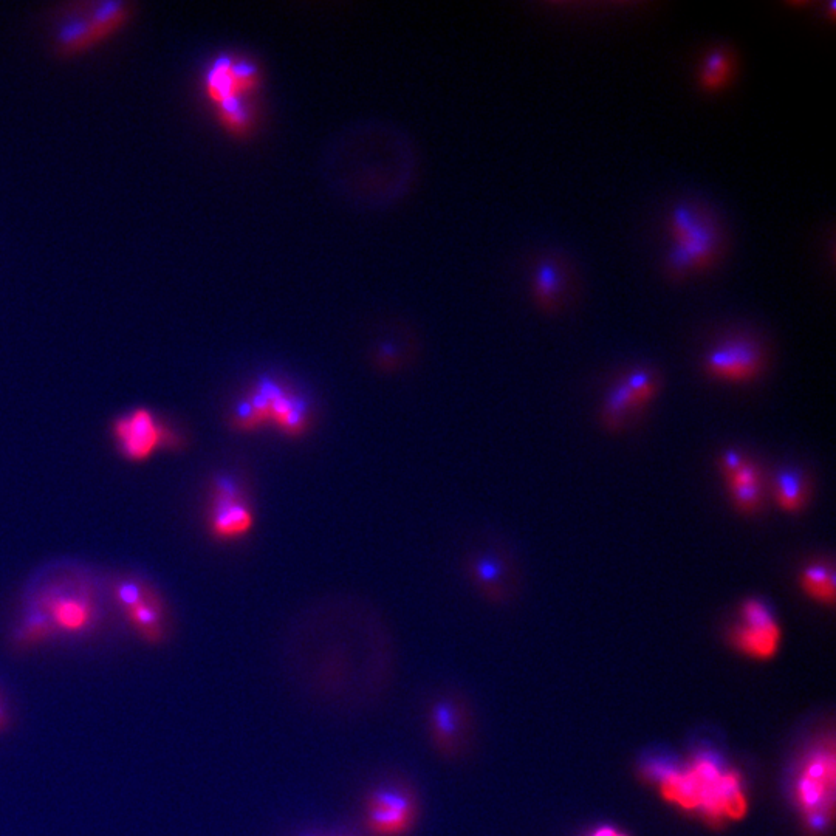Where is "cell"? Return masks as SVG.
<instances>
[{"instance_id":"obj_6","label":"cell","mask_w":836,"mask_h":836,"mask_svg":"<svg viewBox=\"0 0 836 836\" xmlns=\"http://www.w3.org/2000/svg\"><path fill=\"white\" fill-rule=\"evenodd\" d=\"M420 818V801L409 782L389 779L364 799V827L372 836H408Z\"/></svg>"},{"instance_id":"obj_3","label":"cell","mask_w":836,"mask_h":836,"mask_svg":"<svg viewBox=\"0 0 836 836\" xmlns=\"http://www.w3.org/2000/svg\"><path fill=\"white\" fill-rule=\"evenodd\" d=\"M236 431L251 432L275 425L287 436H301L309 426V411L301 397L276 381L262 380L237 403L230 417Z\"/></svg>"},{"instance_id":"obj_2","label":"cell","mask_w":836,"mask_h":836,"mask_svg":"<svg viewBox=\"0 0 836 836\" xmlns=\"http://www.w3.org/2000/svg\"><path fill=\"white\" fill-rule=\"evenodd\" d=\"M672 247L665 271L675 281L711 270L723 251V234L710 209L696 202L675 205L668 222Z\"/></svg>"},{"instance_id":"obj_22","label":"cell","mask_w":836,"mask_h":836,"mask_svg":"<svg viewBox=\"0 0 836 836\" xmlns=\"http://www.w3.org/2000/svg\"><path fill=\"white\" fill-rule=\"evenodd\" d=\"M151 587L143 581L135 580V578H126L115 583L112 595H114L115 603L120 607L121 612L134 607L135 604L143 601L151 592Z\"/></svg>"},{"instance_id":"obj_24","label":"cell","mask_w":836,"mask_h":836,"mask_svg":"<svg viewBox=\"0 0 836 836\" xmlns=\"http://www.w3.org/2000/svg\"><path fill=\"white\" fill-rule=\"evenodd\" d=\"M745 460L747 457L741 453V451H737V449H727V451H723L720 454L719 462V471L723 477L730 476L731 473L734 471L739 470L742 465H744Z\"/></svg>"},{"instance_id":"obj_25","label":"cell","mask_w":836,"mask_h":836,"mask_svg":"<svg viewBox=\"0 0 836 836\" xmlns=\"http://www.w3.org/2000/svg\"><path fill=\"white\" fill-rule=\"evenodd\" d=\"M590 836H627L624 833L618 832L617 829L614 827H600V829L595 830Z\"/></svg>"},{"instance_id":"obj_21","label":"cell","mask_w":836,"mask_h":836,"mask_svg":"<svg viewBox=\"0 0 836 836\" xmlns=\"http://www.w3.org/2000/svg\"><path fill=\"white\" fill-rule=\"evenodd\" d=\"M55 637H58V634H56L52 621L35 600L31 601L30 606L25 610V614L22 615L16 631H14V645L18 648H35V646L44 645Z\"/></svg>"},{"instance_id":"obj_7","label":"cell","mask_w":836,"mask_h":836,"mask_svg":"<svg viewBox=\"0 0 836 836\" xmlns=\"http://www.w3.org/2000/svg\"><path fill=\"white\" fill-rule=\"evenodd\" d=\"M110 432L120 456L132 463L148 462L158 451H179L185 446L179 432L148 408H135L115 418Z\"/></svg>"},{"instance_id":"obj_4","label":"cell","mask_w":836,"mask_h":836,"mask_svg":"<svg viewBox=\"0 0 836 836\" xmlns=\"http://www.w3.org/2000/svg\"><path fill=\"white\" fill-rule=\"evenodd\" d=\"M836 756L833 741L813 748L796 778L799 812L812 830H826L835 816Z\"/></svg>"},{"instance_id":"obj_13","label":"cell","mask_w":836,"mask_h":836,"mask_svg":"<svg viewBox=\"0 0 836 836\" xmlns=\"http://www.w3.org/2000/svg\"><path fill=\"white\" fill-rule=\"evenodd\" d=\"M426 725L432 747L443 759L456 761L465 753L470 739L471 716L468 705L454 693H443L429 702Z\"/></svg>"},{"instance_id":"obj_10","label":"cell","mask_w":836,"mask_h":836,"mask_svg":"<svg viewBox=\"0 0 836 836\" xmlns=\"http://www.w3.org/2000/svg\"><path fill=\"white\" fill-rule=\"evenodd\" d=\"M660 378L648 367H635L618 378L604 397L601 425L610 432H620L632 418L645 411L657 398Z\"/></svg>"},{"instance_id":"obj_11","label":"cell","mask_w":836,"mask_h":836,"mask_svg":"<svg viewBox=\"0 0 836 836\" xmlns=\"http://www.w3.org/2000/svg\"><path fill=\"white\" fill-rule=\"evenodd\" d=\"M36 603L44 609L56 634L81 637L92 632L98 621V603L90 587L52 586L42 590Z\"/></svg>"},{"instance_id":"obj_20","label":"cell","mask_w":836,"mask_h":836,"mask_svg":"<svg viewBox=\"0 0 836 836\" xmlns=\"http://www.w3.org/2000/svg\"><path fill=\"white\" fill-rule=\"evenodd\" d=\"M798 586L813 603L826 607L835 604V570L829 562L815 561L802 567L798 576Z\"/></svg>"},{"instance_id":"obj_14","label":"cell","mask_w":836,"mask_h":836,"mask_svg":"<svg viewBox=\"0 0 836 836\" xmlns=\"http://www.w3.org/2000/svg\"><path fill=\"white\" fill-rule=\"evenodd\" d=\"M129 18V5L118 0L101 2L83 18L70 19L56 35L59 50L66 53L84 52L93 45L114 35Z\"/></svg>"},{"instance_id":"obj_15","label":"cell","mask_w":836,"mask_h":836,"mask_svg":"<svg viewBox=\"0 0 836 836\" xmlns=\"http://www.w3.org/2000/svg\"><path fill=\"white\" fill-rule=\"evenodd\" d=\"M132 631L148 645L158 646L168 637V610L155 590L131 609L123 612Z\"/></svg>"},{"instance_id":"obj_1","label":"cell","mask_w":836,"mask_h":836,"mask_svg":"<svg viewBox=\"0 0 836 836\" xmlns=\"http://www.w3.org/2000/svg\"><path fill=\"white\" fill-rule=\"evenodd\" d=\"M660 793L688 812H700L711 823L737 821L748 812V798L739 773L723 770L713 758L700 756L686 768L658 776Z\"/></svg>"},{"instance_id":"obj_12","label":"cell","mask_w":836,"mask_h":836,"mask_svg":"<svg viewBox=\"0 0 836 836\" xmlns=\"http://www.w3.org/2000/svg\"><path fill=\"white\" fill-rule=\"evenodd\" d=\"M208 532L217 541L244 538L254 525V513L244 488L231 476H217L209 488Z\"/></svg>"},{"instance_id":"obj_19","label":"cell","mask_w":836,"mask_h":836,"mask_svg":"<svg viewBox=\"0 0 836 836\" xmlns=\"http://www.w3.org/2000/svg\"><path fill=\"white\" fill-rule=\"evenodd\" d=\"M773 497L779 510L799 514L806 510L810 499L809 477L801 468L785 466L773 480Z\"/></svg>"},{"instance_id":"obj_17","label":"cell","mask_w":836,"mask_h":836,"mask_svg":"<svg viewBox=\"0 0 836 836\" xmlns=\"http://www.w3.org/2000/svg\"><path fill=\"white\" fill-rule=\"evenodd\" d=\"M737 75L736 50L730 45H714L706 50L697 69V87L703 93L714 95L723 92L733 84Z\"/></svg>"},{"instance_id":"obj_23","label":"cell","mask_w":836,"mask_h":836,"mask_svg":"<svg viewBox=\"0 0 836 836\" xmlns=\"http://www.w3.org/2000/svg\"><path fill=\"white\" fill-rule=\"evenodd\" d=\"M477 570H479L480 581L490 589V592H493L494 586L501 584V570L504 569H502L501 564H497L493 559H485V561L479 562Z\"/></svg>"},{"instance_id":"obj_8","label":"cell","mask_w":836,"mask_h":836,"mask_svg":"<svg viewBox=\"0 0 836 836\" xmlns=\"http://www.w3.org/2000/svg\"><path fill=\"white\" fill-rule=\"evenodd\" d=\"M767 353L750 335H730L708 349L702 361L706 377L725 384H750L765 371Z\"/></svg>"},{"instance_id":"obj_18","label":"cell","mask_w":836,"mask_h":836,"mask_svg":"<svg viewBox=\"0 0 836 836\" xmlns=\"http://www.w3.org/2000/svg\"><path fill=\"white\" fill-rule=\"evenodd\" d=\"M567 284V271L562 261L555 257L542 259L536 267L532 285L533 298L539 309L556 312L566 295Z\"/></svg>"},{"instance_id":"obj_9","label":"cell","mask_w":836,"mask_h":836,"mask_svg":"<svg viewBox=\"0 0 836 836\" xmlns=\"http://www.w3.org/2000/svg\"><path fill=\"white\" fill-rule=\"evenodd\" d=\"M728 640L745 657L768 660L781 648V626L764 600L745 598L737 609V621L730 627Z\"/></svg>"},{"instance_id":"obj_5","label":"cell","mask_w":836,"mask_h":836,"mask_svg":"<svg viewBox=\"0 0 836 836\" xmlns=\"http://www.w3.org/2000/svg\"><path fill=\"white\" fill-rule=\"evenodd\" d=\"M254 64L231 56H219L206 69L205 92L216 106L220 121L233 132H244L250 126V110L245 96L256 87Z\"/></svg>"},{"instance_id":"obj_16","label":"cell","mask_w":836,"mask_h":836,"mask_svg":"<svg viewBox=\"0 0 836 836\" xmlns=\"http://www.w3.org/2000/svg\"><path fill=\"white\" fill-rule=\"evenodd\" d=\"M731 504L744 516L759 513L764 502V479L758 463L747 459L739 470L723 477Z\"/></svg>"},{"instance_id":"obj_26","label":"cell","mask_w":836,"mask_h":836,"mask_svg":"<svg viewBox=\"0 0 836 836\" xmlns=\"http://www.w3.org/2000/svg\"><path fill=\"white\" fill-rule=\"evenodd\" d=\"M305 836H310V835H305Z\"/></svg>"}]
</instances>
